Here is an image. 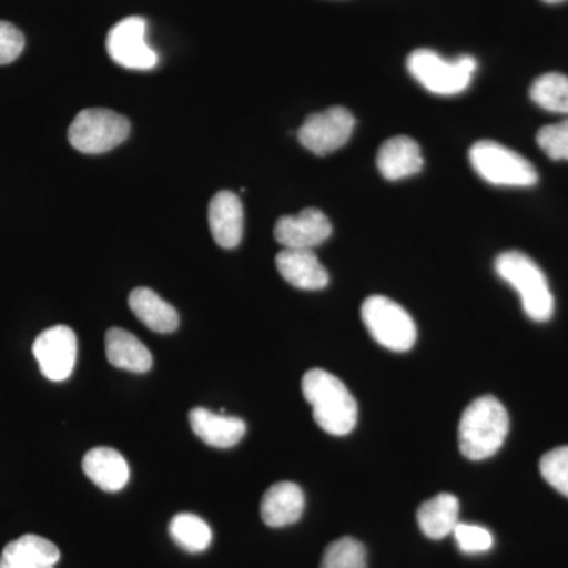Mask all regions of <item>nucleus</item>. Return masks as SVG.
Instances as JSON below:
<instances>
[{
	"instance_id": "obj_1",
	"label": "nucleus",
	"mask_w": 568,
	"mask_h": 568,
	"mask_svg": "<svg viewBox=\"0 0 568 568\" xmlns=\"http://www.w3.org/2000/svg\"><path fill=\"white\" fill-rule=\"evenodd\" d=\"M302 394L313 407L316 424L328 435H349L357 425V403L349 388L332 373L321 368L306 372Z\"/></svg>"
},
{
	"instance_id": "obj_2",
	"label": "nucleus",
	"mask_w": 568,
	"mask_h": 568,
	"mask_svg": "<svg viewBox=\"0 0 568 568\" xmlns=\"http://www.w3.org/2000/svg\"><path fill=\"white\" fill-rule=\"evenodd\" d=\"M508 426L503 403L495 396H480L466 407L459 420V450L473 462L493 457L506 443Z\"/></svg>"
},
{
	"instance_id": "obj_3",
	"label": "nucleus",
	"mask_w": 568,
	"mask_h": 568,
	"mask_svg": "<svg viewBox=\"0 0 568 568\" xmlns=\"http://www.w3.org/2000/svg\"><path fill=\"white\" fill-rule=\"evenodd\" d=\"M496 274L510 284L521 298L523 310L536 323H547L555 313V297L547 276L528 254L511 250L495 261Z\"/></svg>"
},
{
	"instance_id": "obj_4",
	"label": "nucleus",
	"mask_w": 568,
	"mask_h": 568,
	"mask_svg": "<svg viewBox=\"0 0 568 568\" xmlns=\"http://www.w3.org/2000/svg\"><path fill=\"white\" fill-rule=\"evenodd\" d=\"M406 67L414 80L420 82L426 91L435 95L450 97L469 88L478 65L473 55H459L455 61H447L436 51L420 48L410 52Z\"/></svg>"
},
{
	"instance_id": "obj_5",
	"label": "nucleus",
	"mask_w": 568,
	"mask_h": 568,
	"mask_svg": "<svg viewBox=\"0 0 568 568\" xmlns=\"http://www.w3.org/2000/svg\"><path fill=\"white\" fill-rule=\"evenodd\" d=\"M362 320L375 342L388 351L407 353L416 345L417 327L413 317L384 295L366 298L362 305Z\"/></svg>"
},
{
	"instance_id": "obj_6",
	"label": "nucleus",
	"mask_w": 568,
	"mask_h": 568,
	"mask_svg": "<svg viewBox=\"0 0 568 568\" xmlns=\"http://www.w3.org/2000/svg\"><path fill=\"white\" fill-rule=\"evenodd\" d=\"M469 162L484 181L500 186H532L536 168L525 156L495 141H478L470 148Z\"/></svg>"
},
{
	"instance_id": "obj_7",
	"label": "nucleus",
	"mask_w": 568,
	"mask_h": 568,
	"mask_svg": "<svg viewBox=\"0 0 568 568\" xmlns=\"http://www.w3.org/2000/svg\"><path fill=\"white\" fill-rule=\"evenodd\" d=\"M130 122L119 112L93 108L81 111L69 129V141L88 155L110 152L129 138Z\"/></svg>"
},
{
	"instance_id": "obj_8",
	"label": "nucleus",
	"mask_w": 568,
	"mask_h": 568,
	"mask_svg": "<svg viewBox=\"0 0 568 568\" xmlns=\"http://www.w3.org/2000/svg\"><path fill=\"white\" fill-rule=\"evenodd\" d=\"M355 119L346 108L334 106L310 115L301 129L298 141L315 155L324 156L338 151L354 132Z\"/></svg>"
},
{
	"instance_id": "obj_9",
	"label": "nucleus",
	"mask_w": 568,
	"mask_h": 568,
	"mask_svg": "<svg viewBox=\"0 0 568 568\" xmlns=\"http://www.w3.org/2000/svg\"><path fill=\"white\" fill-rule=\"evenodd\" d=\"M148 22L141 17L119 21L108 33L106 50L112 61L123 69L148 71L155 69L159 55L145 41Z\"/></svg>"
},
{
	"instance_id": "obj_10",
	"label": "nucleus",
	"mask_w": 568,
	"mask_h": 568,
	"mask_svg": "<svg viewBox=\"0 0 568 568\" xmlns=\"http://www.w3.org/2000/svg\"><path fill=\"white\" fill-rule=\"evenodd\" d=\"M32 353L41 375L52 383H62L69 379L77 365V335L67 325H54L37 336Z\"/></svg>"
},
{
	"instance_id": "obj_11",
	"label": "nucleus",
	"mask_w": 568,
	"mask_h": 568,
	"mask_svg": "<svg viewBox=\"0 0 568 568\" xmlns=\"http://www.w3.org/2000/svg\"><path fill=\"white\" fill-rule=\"evenodd\" d=\"M332 235L331 220L320 209H305L297 215L282 216L275 224V239L284 248L313 250Z\"/></svg>"
},
{
	"instance_id": "obj_12",
	"label": "nucleus",
	"mask_w": 568,
	"mask_h": 568,
	"mask_svg": "<svg viewBox=\"0 0 568 568\" xmlns=\"http://www.w3.org/2000/svg\"><path fill=\"white\" fill-rule=\"evenodd\" d=\"M209 226L213 241L222 248L233 250L244 235V207L241 197L233 192H219L209 205Z\"/></svg>"
},
{
	"instance_id": "obj_13",
	"label": "nucleus",
	"mask_w": 568,
	"mask_h": 568,
	"mask_svg": "<svg viewBox=\"0 0 568 568\" xmlns=\"http://www.w3.org/2000/svg\"><path fill=\"white\" fill-rule=\"evenodd\" d=\"M276 268L297 290L320 291L331 282L328 272L313 250L284 248L276 254Z\"/></svg>"
},
{
	"instance_id": "obj_14",
	"label": "nucleus",
	"mask_w": 568,
	"mask_h": 568,
	"mask_svg": "<svg viewBox=\"0 0 568 568\" xmlns=\"http://www.w3.org/2000/svg\"><path fill=\"white\" fill-rule=\"evenodd\" d=\"M305 496L293 481H280L265 491L261 503V518L268 528H286L302 518Z\"/></svg>"
},
{
	"instance_id": "obj_15",
	"label": "nucleus",
	"mask_w": 568,
	"mask_h": 568,
	"mask_svg": "<svg viewBox=\"0 0 568 568\" xmlns=\"http://www.w3.org/2000/svg\"><path fill=\"white\" fill-rule=\"evenodd\" d=\"M377 170L387 181L410 178L424 170L420 145L409 136L390 138L377 152Z\"/></svg>"
},
{
	"instance_id": "obj_16",
	"label": "nucleus",
	"mask_w": 568,
	"mask_h": 568,
	"mask_svg": "<svg viewBox=\"0 0 568 568\" xmlns=\"http://www.w3.org/2000/svg\"><path fill=\"white\" fill-rule=\"evenodd\" d=\"M189 420L194 435L207 446L215 448L237 446L246 432V425L242 418L215 414L204 407L193 409Z\"/></svg>"
},
{
	"instance_id": "obj_17",
	"label": "nucleus",
	"mask_w": 568,
	"mask_h": 568,
	"mask_svg": "<svg viewBox=\"0 0 568 568\" xmlns=\"http://www.w3.org/2000/svg\"><path fill=\"white\" fill-rule=\"evenodd\" d=\"M82 470L103 491L118 493L129 484V463L114 448H92L82 459Z\"/></svg>"
},
{
	"instance_id": "obj_18",
	"label": "nucleus",
	"mask_w": 568,
	"mask_h": 568,
	"mask_svg": "<svg viewBox=\"0 0 568 568\" xmlns=\"http://www.w3.org/2000/svg\"><path fill=\"white\" fill-rule=\"evenodd\" d=\"M61 551L48 538L26 534L10 541L0 556V568H54Z\"/></svg>"
},
{
	"instance_id": "obj_19",
	"label": "nucleus",
	"mask_w": 568,
	"mask_h": 568,
	"mask_svg": "<svg viewBox=\"0 0 568 568\" xmlns=\"http://www.w3.org/2000/svg\"><path fill=\"white\" fill-rule=\"evenodd\" d=\"M129 305L133 315L156 334H173L174 331H178V312L155 291L149 290V287H136L130 293Z\"/></svg>"
},
{
	"instance_id": "obj_20",
	"label": "nucleus",
	"mask_w": 568,
	"mask_h": 568,
	"mask_svg": "<svg viewBox=\"0 0 568 568\" xmlns=\"http://www.w3.org/2000/svg\"><path fill=\"white\" fill-rule=\"evenodd\" d=\"M108 362L115 368L132 373H148L152 368L153 358L140 339L123 328L112 327L104 338Z\"/></svg>"
},
{
	"instance_id": "obj_21",
	"label": "nucleus",
	"mask_w": 568,
	"mask_h": 568,
	"mask_svg": "<svg viewBox=\"0 0 568 568\" xmlns=\"http://www.w3.org/2000/svg\"><path fill=\"white\" fill-rule=\"evenodd\" d=\"M458 515V497L450 493H440L422 504L417 511V521L426 537L440 540L457 528Z\"/></svg>"
},
{
	"instance_id": "obj_22",
	"label": "nucleus",
	"mask_w": 568,
	"mask_h": 568,
	"mask_svg": "<svg viewBox=\"0 0 568 568\" xmlns=\"http://www.w3.org/2000/svg\"><path fill=\"white\" fill-rule=\"evenodd\" d=\"M171 538L189 552H203L211 547L212 529L203 518L192 514L175 515L170 523Z\"/></svg>"
},
{
	"instance_id": "obj_23",
	"label": "nucleus",
	"mask_w": 568,
	"mask_h": 568,
	"mask_svg": "<svg viewBox=\"0 0 568 568\" xmlns=\"http://www.w3.org/2000/svg\"><path fill=\"white\" fill-rule=\"evenodd\" d=\"M530 99L541 110L568 114V77L562 73H545L530 85Z\"/></svg>"
},
{
	"instance_id": "obj_24",
	"label": "nucleus",
	"mask_w": 568,
	"mask_h": 568,
	"mask_svg": "<svg viewBox=\"0 0 568 568\" xmlns=\"http://www.w3.org/2000/svg\"><path fill=\"white\" fill-rule=\"evenodd\" d=\"M320 568H366V549L353 537H343L325 548Z\"/></svg>"
},
{
	"instance_id": "obj_25",
	"label": "nucleus",
	"mask_w": 568,
	"mask_h": 568,
	"mask_svg": "<svg viewBox=\"0 0 568 568\" xmlns=\"http://www.w3.org/2000/svg\"><path fill=\"white\" fill-rule=\"evenodd\" d=\"M540 473L556 491L568 497V446L545 454L540 459Z\"/></svg>"
},
{
	"instance_id": "obj_26",
	"label": "nucleus",
	"mask_w": 568,
	"mask_h": 568,
	"mask_svg": "<svg viewBox=\"0 0 568 568\" xmlns=\"http://www.w3.org/2000/svg\"><path fill=\"white\" fill-rule=\"evenodd\" d=\"M537 144L555 162H559V160L568 162V119L544 126L537 133Z\"/></svg>"
},
{
	"instance_id": "obj_27",
	"label": "nucleus",
	"mask_w": 568,
	"mask_h": 568,
	"mask_svg": "<svg viewBox=\"0 0 568 568\" xmlns=\"http://www.w3.org/2000/svg\"><path fill=\"white\" fill-rule=\"evenodd\" d=\"M455 540L459 549L466 555H478V552L489 551L493 547V536L488 529L476 525H463L458 523L454 529Z\"/></svg>"
},
{
	"instance_id": "obj_28",
	"label": "nucleus",
	"mask_w": 568,
	"mask_h": 568,
	"mask_svg": "<svg viewBox=\"0 0 568 568\" xmlns=\"http://www.w3.org/2000/svg\"><path fill=\"white\" fill-rule=\"evenodd\" d=\"M24 36L20 29L7 21H0V65L17 61L24 50Z\"/></svg>"
},
{
	"instance_id": "obj_29",
	"label": "nucleus",
	"mask_w": 568,
	"mask_h": 568,
	"mask_svg": "<svg viewBox=\"0 0 568 568\" xmlns=\"http://www.w3.org/2000/svg\"><path fill=\"white\" fill-rule=\"evenodd\" d=\"M544 2L551 3V6H555V3L567 2V0H544Z\"/></svg>"
}]
</instances>
